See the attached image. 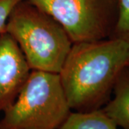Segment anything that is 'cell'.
<instances>
[{
    "label": "cell",
    "mask_w": 129,
    "mask_h": 129,
    "mask_svg": "<svg viewBox=\"0 0 129 129\" xmlns=\"http://www.w3.org/2000/svg\"><path fill=\"white\" fill-rule=\"evenodd\" d=\"M128 64L129 45L119 39L73 43L59 73L70 109L88 112L102 108Z\"/></svg>",
    "instance_id": "obj_1"
},
{
    "label": "cell",
    "mask_w": 129,
    "mask_h": 129,
    "mask_svg": "<svg viewBox=\"0 0 129 129\" xmlns=\"http://www.w3.org/2000/svg\"><path fill=\"white\" fill-rule=\"evenodd\" d=\"M6 32L18 44L31 70L59 74L73 45L61 24L26 0L11 12Z\"/></svg>",
    "instance_id": "obj_2"
},
{
    "label": "cell",
    "mask_w": 129,
    "mask_h": 129,
    "mask_svg": "<svg viewBox=\"0 0 129 129\" xmlns=\"http://www.w3.org/2000/svg\"><path fill=\"white\" fill-rule=\"evenodd\" d=\"M71 111L60 75L31 70L17 98L4 111L0 129H57Z\"/></svg>",
    "instance_id": "obj_3"
},
{
    "label": "cell",
    "mask_w": 129,
    "mask_h": 129,
    "mask_svg": "<svg viewBox=\"0 0 129 129\" xmlns=\"http://www.w3.org/2000/svg\"><path fill=\"white\" fill-rule=\"evenodd\" d=\"M62 25L73 43L111 38L116 0H26Z\"/></svg>",
    "instance_id": "obj_4"
},
{
    "label": "cell",
    "mask_w": 129,
    "mask_h": 129,
    "mask_svg": "<svg viewBox=\"0 0 129 129\" xmlns=\"http://www.w3.org/2000/svg\"><path fill=\"white\" fill-rule=\"evenodd\" d=\"M30 73L31 69L15 40L7 32L0 34V112L14 103Z\"/></svg>",
    "instance_id": "obj_5"
},
{
    "label": "cell",
    "mask_w": 129,
    "mask_h": 129,
    "mask_svg": "<svg viewBox=\"0 0 129 129\" xmlns=\"http://www.w3.org/2000/svg\"><path fill=\"white\" fill-rule=\"evenodd\" d=\"M113 92V98L102 110L118 127L129 129V64L118 75Z\"/></svg>",
    "instance_id": "obj_6"
},
{
    "label": "cell",
    "mask_w": 129,
    "mask_h": 129,
    "mask_svg": "<svg viewBox=\"0 0 129 129\" xmlns=\"http://www.w3.org/2000/svg\"><path fill=\"white\" fill-rule=\"evenodd\" d=\"M57 129H118L101 109L88 112L71 111Z\"/></svg>",
    "instance_id": "obj_7"
},
{
    "label": "cell",
    "mask_w": 129,
    "mask_h": 129,
    "mask_svg": "<svg viewBox=\"0 0 129 129\" xmlns=\"http://www.w3.org/2000/svg\"><path fill=\"white\" fill-rule=\"evenodd\" d=\"M117 17L111 38L119 39L129 45V0H116Z\"/></svg>",
    "instance_id": "obj_8"
},
{
    "label": "cell",
    "mask_w": 129,
    "mask_h": 129,
    "mask_svg": "<svg viewBox=\"0 0 129 129\" xmlns=\"http://www.w3.org/2000/svg\"><path fill=\"white\" fill-rule=\"evenodd\" d=\"M22 0H0V34L6 32L7 19L12 9Z\"/></svg>",
    "instance_id": "obj_9"
},
{
    "label": "cell",
    "mask_w": 129,
    "mask_h": 129,
    "mask_svg": "<svg viewBox=\"0 0 129 129\" xmlns=\"http://www.w3.org/2000/svg\"></svg>",
    "instance_id": "obj_10"
}]
</instances>
